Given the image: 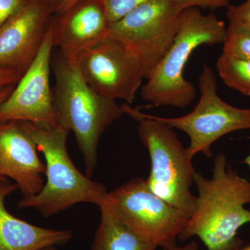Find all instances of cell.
Listing matches in <instances>:
<instances>
[{
    "label": "cell",
    "mask_w": 250,
    "mask_h": 250,
    "mask_svg": "<svg viewBox=\"0 0 250 250\" xmlns=\"http://www.w3.org/2000/svg\"><path fill=\"white\" fill-rule=\"evenodd\" d=\"M198 195L191 215L179 235V241L197 236L207 250H240L238 231L250 223V181L241 177L218 154L213 161V176L207 179L196 172Z\"/></svg>",
    "instance_id": "1"
},
{
    "label": "cell",
    "mask_w": 250,
    "mask_h": 250,
    "mask_svg": "<svg viewBox=\"0 0 250 250\" xmlns=\"http://www.w3.org/2000/svg\"><path fill=\"white\" fill-rule=\"evenodd\" d=\"M56 84L54 103L58 125L75 134L83 154L85 175L91 178L98 162L102 135L125 114L116 100L92 89L81 74L77 62L67 60L60 52L52 62Z\"/></svg>",
    "instance_id": "2"
},
{
    "label": "cell",
    "mask_w": 250,
    "mask_h": 250,
    "mask_svg": "<svg viewBox=\"0 0 250 250\" xmlns=\"http://www.w3.org/2000/svg\"><path fill=\"white\" fill-rule=\"evenodd\" d=\"M226 24L215 15L198 8L184 10L173 43L147 79L141 89L143 100L154 106L185 108L193 103L197 90L184 72L192 52L200 46L223 43Z\"/></svg>",
    "instance_id": "3"
},
{
    "label": "cell",
    "mask_w": 250,
    "mask_h": 250,
    "mask_svg": "<svg viewBox=\"0 0 250 250\" xmlns=\"http://www.w3.org/2000/svg\"><path fill=\"white\" fill-rule=\"evenodd\" d=\"M22 123L39 152L45 156L47 181L36 195L20 200L18 208H34L49 218L81 202L101 205L108 193L106 188L83 175L70 159L67 149L70 131L59 125L45 129Z\"/></svg>",
    "instance_id": "4"
},
{
    "label": "cell",
    "mask_w": 250,
    "mask_h": 250,
    "mask_svg": "<svg viewBox=\"0 0 250 250\" xmlns=\"http://www.w3.org/2000/svg\"><path fill=\"white\" fill-rule=\"evenodd\" d=\"M121 106L125 114L139 123L138 136L151 161L150 172L146 179L149 190L190 218L195 207L191 187L197 172L187 148L169 125L128 104Z\"/></svg>",
    "instance_id": "5"
},
{
    "label": "cell",
    "mask_w": 250,
    "mask_h": 250,
    "mask_svg": "<svg viewBox=\"0 0 250 250\" xmlns=\"http://www.w3.org/2000/svg\"><path fill=\"white\" fill-rule=\"evenodd\" d=\"M182 11L174 0H149L110 24V37L136 56L146 80L173 43Z\"/></svg>",
    "instance_id": "6"
},
{
    "label": "cell",
    "mask_w": 250,
    "mask_h": 250,
    "mask_svg": "<svg viewBox=\"0 0 250 250\" xmlns=\"http://www.w3.org/2000/svg\"><path fill=\"white\" fill-rule=\"evenodd\" d=\"M198 85L200 100L190 113L177 118L154 116L188 135L190 145L187 153L192 159L198 153L211 157L212 146L223 136L238 130L250 129V108L235 107L219 96L216 77L207 64H204Z\"/></svg>",
    "instance_id": "7"
},
{
    "label": "cell",
    "mask_w": 250,
    "mask_h": 250,
    "mask_svg": "<svg viewBox=\"0 0 250 250\" xmlns=\"http://www.w3.org/2000/svg\"><path fill=\"white\" fill-rule=\"evenodd\" d=\"M106 204L120 220L140 236L165 249L177 245L188 218L156 196L146 179H131L108 192Z\"/></svg>",
    "instance_id": "8"
},
{
    "label": "cell",
    "mask_w": 250,
    "mask_h": 250,
    "mask_svg": "<svg viewBox=\"0 0 250 250\" xmlns=\"http://www.w3.org/2000/svg\"><path fill=\"white\" fill-rule=\"evenodd\" d=\"M77 62L85 82L99 95L134 103L144 75L136 56L121 42L108 36Z\"/></svg>",
    "instance_id": "9"
},
{
    "label": "cell",
    "mask_w": 250,
    "mask_h": 250,
    "mask_svg": "<svg viewBox=\"0 0 250 250\" xmlns=\"http://www.w3.org/2000/svg\"><path fill=\"white\" fill-rule=\"evenodd\" d=\"M52 19L35 60L21 77L9 98L0 105V121L27 122L45 129L58 125L53 92L49 82L54 47Z\"/></svg>",
    "instance_id": "10"
},
{
    "label": "cell",
    "mask_w": 250,
    "mask_h": 250,
    "mask_svg": "<svg viewBox=\"0 0 250 250\" xmlns=\"http://www.w3.org/2000/svg\"><path fill=\"white\" fill-rule=\"evenodd\" d=\"M55 6L49 0H27L0 29V68L22 75L34 62Z\"/></svg>",
    "instance_id": "11"
},
{
    "label": "cell",
    "mask_w": 250,
    "mask_h": 250,
    "mask_svg": "<svg viewBox=\"0 0 250 250\" xmlns=\"http://www.w3.org/2000/svg\"><path fill=\"white\" fill-rule=\"evenodd\" d=\"M110 22L102 0H77L52 19L54 47L67 60L79 57L109 36Z\"/></svg>",
    "instance_id": "12"
},
{
    "label": "cell",
    "mask_w": 250,
    "mask_h": 250,
    "mask_svg": "<svg viewBox=\"0 0 250 250\" xmlns=\"http://www.w3.org/2000/svg\"><path fill=\"white\" fill-rule=\"evenodd\" d=\"M34 140L21 121H0V177L11 178L22 197L34 196L43 187L45 165Z\"/></svg>",
    "instance_id": "13"
},
{
    "label": "cell",
    "mask_w": 250,
    "mask_h": 250,
    "mask_svg": "<svg viewBox=\"0 0 250 250\" xmlns=\"http://www.w3.org/2000/svg\"><path fill=\"white\" fill-rule=\"evenodd\" d=\"M17 189V184L0 177V250H40L68 243L72 236L70 230L36 226L16 218L6 209L5 199Z\"/></svg>",
    "instance_id": "14"
},
{
    "label": "cell",
    "mask_w": 250,
    "mask_h": 250,
    "mask_svg": "<svg viewBox=\"0 0 250 250\" xmlns=\"http://www.w3.org/2000/svg\"><path fill=\"white\" fill-rule=\"evenodd\" d=\"M98 207L101 218L90 250H159L123 223L106 204Z\"/></svg>",
    "instance_id": "15"
},
{
    "label": "cell",
    "mask_w": 250,
    "mask_h": 250,
    "mask_svg": "<svg viewBox=\"0 0 250 250\" xmlns=\"http://www.w3.org/2000/svg\"><path fill=\"white\" fill-rule=\"evenodd\" d=\"M216 69L225 84L250 96V61L222 54L217 60Z\"/></svg>",
    "instance_id": "16"
},
{
    "label": "cell",
    "mask_w": 250,
    "mask_h": 250,
    "mask_svg": "<svg viewBox=\"0 0 250 250\" xmlns=\"http://www.w3.org/2000/svg\"><path fill=\"white\" fill-rule=\"evenodd\" d=\"M229 26L223 54L250 61V24L228 16Z\"/></svg>",
    "instance_id": "17"
},
{
    "label": "cell",
    "mask_w": 250,
    "mask_h": 250,
    "mask_svg": "<svg viewBox=\"0 0 250 250\" xmlns=\"http://www.w3.org/2000/svg\"><path fill=\"white\" fill-rule=\"evenodd\" d=\"M107 12L110 22L119 21L139 5L149 0H102Z\"/></svg>",
    "instance_id": "18"
},
{
    "label": "cell",
    "mask_w": 250,
    "mask_h": 250,
    "mask_svg": "<svg viewBox=\"0 0 250 250\" xmlns=\"http://www.w3.org/2000/svg\"><path fill=\"white\" fill-rule=\"evenodd\" d=\"M231 1V0H174L182 11L190 8L214 10L219 8L228 7Z\"/></svg>",
    "instance_id": "19"
},
{
    "label": "cell",
    "mask_w": 250,
    "mask_h": 250,
    "mask_svg": "<svg viewBox=\"0 0 250 250\" xmlns=\"http://www.w3.org/2000/svg\"><path fill=\"white\" fill-rule=\"evenodd\" d=\"M27 0H0V29Z\"/></svg>",
    "instance_id": "20"
},
{
    "label": "cell",
    "mask_w": 250,
    "mask_h": 250,
    "mask_svg": "<svg viewBox=\"0 0 250 250\" xmlns=\"http://www.w3.org/2000/svg\"><path fill=\"white\" fill-rule=\"evenodd\" d=\"M227 9V16L236 18L241 22L250 24V0H246L241 4H230Z\"/></svg>",
    "instance_id": "21"
},
{
    "label": "cell",
    "mask_w": 250,
    "mask_h": 250,
    "mask_svg": "<svg viewBox=\"0 0 250 250\" xmlns=\"http://www.w3.org/2000/svg\"><path fill=\"white\" fill-rule=\"evenodd\" d=\"M21 77L12 70L0 68V92L11 85L17 84Z\"/></svg>",
    "instance_id": "22"
},
{
    "label": "cell",
    "mask_w": 250,
    "mask_h": 250,
    "mask_svg": "<svg viewBox=\"0 0 250 250\" xmlns=\"http://www.w3.org/2000/svg\"><path fill=\"white\" fill-rule=\"evenodd\" d=\"M77 1V0H58L57 6H56V14H61V13L63 12Z\"/></svg>",
    "instance_id": "23"
},
{
    "label": "cell",
    "mask_w": 250,
    "mask_h": 250,
    "mask_svg": "<svg viewBox=\"0 0 250 250\" xmlns=\"http://www.w3.org/2000/svg\"><path fill=\"white\" fill-rule=\"evenodd\" d=\"M161 250H200V248H199V246L196 242L191 241L185 246H179L176 245V246Z\"/></svg>",
    "instance_id": "24"
},
{
    "label": "cell",
    "mask_w": 250,
    "mask_h": 250,
    "mask_svg": "<svg viewBox=\"0 0 250 250\" xmlns=\"http://www.w3.org/2000/svg\"><path fill=\"white\" fill-rule=\"evenodd\" d=\"M15 85H11V86L8 87V88H5L2 91L0 92V105L5 100L9 98V95L12 93L13 90L14 89Z\"/></svg>",
    "instance_id": "25"
},
{
    "label": "cell",
    "mask_w": 250,
    "mask_h": 250,
    "mask_svg": "<svg viewBox=\"0 0 250 250\" xmlns=\"http://www.w3.org/2000/svg\"><path fill=\"white\" fill-rule=\"evenodd\" d=\"M243 163H244V164H247V165L249 166L250 169V154H249V155L247 156L246 159H245V160L243 161Z\"/></svg>",
    "instance_id": "26"
},
{
    "label": "cell",
    "mask_w": 250,
    "mask_h": 250,
    "mask_svg": "<svg viewBox=\"0 0 250 250\" xmlns=\"http://www.w3.org/2000/svg\"><path fill=\"white\" fill-rule=\"evenodd\" d=\"M40 250H57L56 249L55 246H49L47 247V248H42Z\"/></svg>",
    "instance_id": "27"
},
{
    "label": "cell",
    "mask_w": 250,
    "mask_h": 250,
    "mask_svg": "<svg viewBox=\"0 0 250 250\" xmlns=\"http://www.w3.org/2000/svg\"><path fill=\"white\" fill-rule=\"evenodd\" d=\"M54 5V6H57V2H58V0H49ZM56 10V9H55Z\"/></svg>",
    "instance_id": "28"
},
{
    "label": "cell",
    "mask_w": 250,
    "mask_h": 250,
    "mask_svg": "<svg viewBox=\"0 0 250 250\" xmlns=\"http://www.w3.org/2000/svg\"><path fill=\"white\" fill-rule=\"evenodd\" d=\"M240 250H250V246L245 247V248H241Z\"/></svg>",
    "instance_id": "29"
}]
</instances>
